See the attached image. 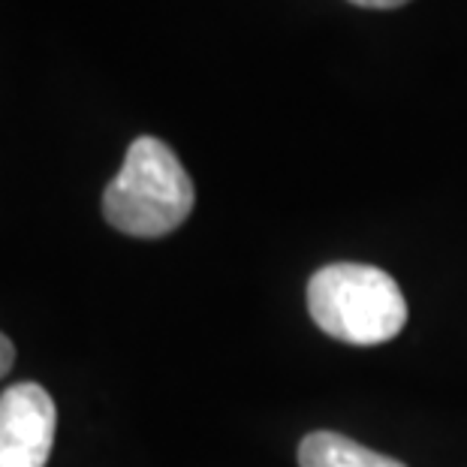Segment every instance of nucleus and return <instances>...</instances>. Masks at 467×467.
Here are the masks:
<instances>
[{"instance_id": "obj_1", "label": "nucleus", "mask_w": 467, "mask_h": 467, "mask_svg": "<svg viewBox=\"0 0 467 467\" xmlns=\"http://www.w3.org/2000/svg\"><path fill=\"white\" fill-rule=\"evenodd\" d=\"M193 182L166 142L139 136L127 148L121 172L103 193V214L118 233L161 238L193 212Z\"/></svg>"}, {"instance_id": "obj_2", "label": "nucleus", "mask_w": 467, "mask_h": 467, "mask_svg": "<svg viewBox=\"0 0 467 467\" xmlns=\"http://www.w3.org/2000/svg\"><path fill=\"white\" fill-rule=\"evenodd\" d=\"M307 311L335 341L374 347L392 341L407 323V302L399 284L374 265L335 263L307 284Z\"/></svg>"}, {"instance_id": "obj_3", "label": "nucleus", "mask_w": 467, "mask_h": 467, "mask_svg": "<svg viewBox=\"0 0 467 467\" xmlns=\"http://www.w3.org/2000/svg\"><path fill=\"white\" fill-rule=\"evenodd\" d=\"M57 410L39 383H16L0 395V467H46Z\"/></svg>"}, {"instance_id": "obj_4", "label": "nucleus", "mask_w": 467, "mask_h": 467, "mask_svg": "<svg viewBox=\"0 0 467 467\" xmlns=\"http://www.w3.org/2000/svg\"><path fill=\"white\" fill-rule=\"evenodd\" d=\"M302 467H407L335 431H314L299 446Z\"/></svg>"}, {"instance_id": "obj_5", "label": "nucleus", "mask_w": 467, "mask_h": 467, "mask_svg": "<svg viewBox=\"0 0 467 467\" xmlns=\"http://www.w3.org/2000/svg\"><path fill=\"white\" fill-rule=\"evenodd\" d=\"M13 362H16V347H13V341L0 332V380L9 374V368H13Z\"/></svg>"}, {"instance_id": "obj_6", "label": "nucleus", "mask_w": 467, "mask_h": 467, "mask_svg": "<svg viewBox=\"0 0 467 467\" xmlns=\"http://www.w3.org/2000/svg\"><path fill=\"white\" fill-rule=\"evenodd\" d=\"M356 6H365V9H395V6H404L407 0H350Z\"/></svg>"}]
</instances>
